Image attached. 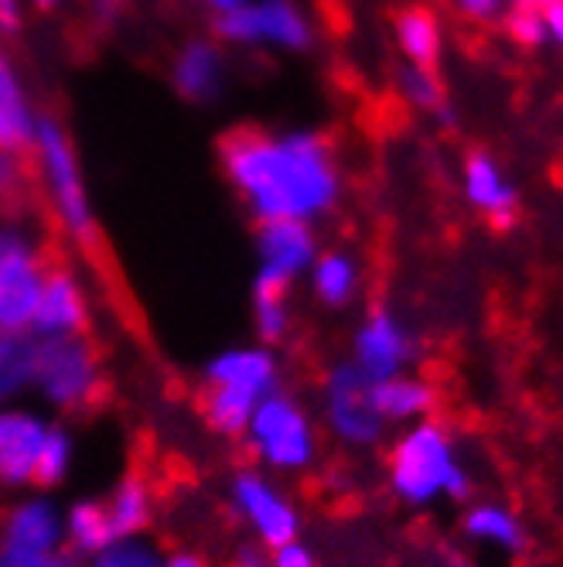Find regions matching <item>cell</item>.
<instances>
[{"label": "cell", "instance_id": "6da1fadb", "mask_svg": "<svg viewBox=\"0 0 563 567\" xmlns=\"http://www.w3.org/2000/svg\"><path fill=\"white\" fill-rule=\"evenodd\" d=\"M216 161L253 223L317 226L345 198L338 147L314 127H232L222 134Z\"/></svg>", "mask_w": 563, "mask_h": 567}, {"label": "cell", "instance_id": "7a4b0ae2", "mask_svg": "<svg viewBox=\"0 0 563 567\" xmlns=\"http://www.w3.org/2000/svg\"><path fill=\"white\" fill-rule=\"evenodd\" d=\"M386 482L389 493L410 509L468 503L475 493V475L461 452V441L437 417L399 427L386 452Z\"/></svg>", "mask_w": 563, "mask_h": 567}, {"label": "cell", "instance_id": "3957f363", "mask_svg": "<svg viewBox=\"0 0 563 567\" xmlns=\"http://www.w3.org/2000/svg\"><path fill=\"white\" fill-rule=\"evenodd\" d=\"M31 175L42 188V198L52 213V223L65 239L75 247L93 250L100 243V219H96V202L90 192V178L79 157L75 137L59 116L42 113L34 124L31 144H28Z\"/></svg>", "mask_w": 563, "mask_h": 567}, {"label": "cell", "instance_id": "277c9868", "mask_svg": "<svg viewBox=\"0 0 563 567\" xmlns=\"http://www.w3.org/2000/svg\"><path fill=\"white\" fill-rule=\"evenodd\" d=\"M273 390H280L277 349L253 342L216 352L202 370L206 424L222 437H239Z\"/></svg>", "mask_w": 563, "mask_h": 567}, {"label": "cell", "instance_id": "5b68a950", "mask_svg": "<svg viewBox=\"0 0 563 567\" xmlns=\"http://www.w3.org/2000/svg\"><path fill=\"white\" fill-rule=\"evenodd\" d=\"M239 437L257 468L270 475H301L317 462L321 452V427L314 414L304 408L301 396L288 390H273Z\"/></svg>", "mask_w": 563, "mask_h": 567}, {"label": "cell", "instance_id": "8992f818", "mask_svg": "<svg viewBox=\"0 0 563 567\" xmlns=\"http://www.w3.org/2000/svg\"><path fill=\"white\" fill-rule=\"evenodd\" d=\"M212 34L239 52L307 55L317 45V21L301 0H247L212 18Z\"/></svg>", "mask_w": 563, "mask_h": 567}, {"label": "cell", "instance_id": "52a82bcc", "mask_svg": "<svg viewBox=\"0 0 563 567\" xmlns=\"http://www.w3.org/2000/svg\"><path fill=\"white\" fill-rule=\"evenodd\" d=\"M38 339V336H34ZM52 411L75 414L86 411L103 393V362L86 336L72 339H38L34 346V383Z\"/></svg>", "mask_w": 563, "mask_h": 567}, {"label": "cell", "instance_id": "ba28073f", "mask_svg": "<svg viewBox=\"0 0 563 567\" xmlns=\"http://www.w3.org/2000/svg\"><path fill=\"white\" fill-rule=\"evenodd\" d=\"M317 400H321V424L345 449L355 452L376 449L389 431V424L376 408V383L369 377H362L348 359L335 362L325 373Z\"/></svg>", "mask_w": 563, "mask_h": 567}, {"label": "cell", "instance_id": "9c48e42d", "mask_svg": "<svg viewBox=\"0 0 563 567\" xmlns=\"http://www.w3.org/2000/svg\"><path fill=\"white\" fill-rule=\"evenodd\" d=\"M49 267L34 229L24 223H0V332H31Z\"/></svg>", "mask_w": 563, "mask_h": 567}, {"label": "cell", "instance_id": "30bf717a", "mask_svg": "<svg viewBox=\"0 0 563 567\" xmlns=\"http://www.w3.org/2000/svg\"><path fill=\"white\" fill-rule=\"evenodd\" d=\"M229 509L247 526L260 550H277L301 537V509L294 496L263 468H239L229 478Z\"/></svg>", "mask_w": 563, "mask_h": 567}, {"label": "cell", "instance_id": "8fae6325", "mask_svg": "<svg viewBox=\"0 0 563 567\" xmlns=\"http://www.w3.org/2000/svg\"><path fill=\"white\" fill-rule=\"evenodd\" d=\"M253 250H257L253 291L291 295V288L307 277L314 257L321 254L317 226H307V223H257Z\"/></svg>", "mask_w": 563, "mask_h": 567}, {"label": "cell", "instance_id": "7c38bea8", "mask_svg": "<svg viewBox=\"0 0 563 567\" xmlns=\"http://www.w3.org/2000/svg\"><path fill=\"white\" fill-rule=\"evenodd\" d=\"M414 359H417V339L407 321L389 308H373L352 332L348 362L373 383L410 373Z\"/></svg>", "mask_w": 563, "mask_h": 567}, {"label": "cell", "instance_id": "4fadbf2b", "mask_svg": "<svg viewBox=\"0 0 563 567\" xmlns=\"http://www.w3.org/2000/svg\"><path fill=\"white\" fill-rule=\"evenodd\" d=\"M93 318V301L86 291V280L72 267L52 264L38 295V308L31 318V336L38 339H72L86 336Z\"/></svg>", "mask_w": 563, "mask_h": 567}, {"label": "cell", "instance_id": "5bb4252c", "mask_svg": "<svg viewBox=\"0 0 563 567\" xmlns=\"http://www.w3.org/2000/svg\"><path fill=\"white\" fill-rule=\"evenodd\" d=\"M171 90L191 103V106H209L222 100L229 83V49L216 34H191L175 49L168 65Z\"/></svg>", "mask_w": 563, "mask_h": 567}, {"label": "cell", "instance_id": "9a60e30c", "mask_svg": "<svg viewBox=\"0 0 563 567\" xmlns=\"http://www.w3.org/2000/svg\"><path fill=\"white\" fill-rule=\"evenodd\" d=\"M49 427L52 421L24 403L0 408V489H31Z\"/></svg>", "mask_w": 563, "mask_h": 567}, {"label": "cell", "instance_id": "2e32d148", "mask_svg": "<svg viewBox=\"0 0 563 567\" xmlns=\"http://www.w3.org/2000/svg\"><path fill=\"white\" fill-rule=\"evenodd\" d=\"M461 195L468 206L486 216L492 226L505 229L515 223L519 213V192L512 178L502 172L499 161L489 151H471L461 165Z\"/></svg>", "mask_w": 563, "mask_h": 567}, {"label": "cell", "instance_id": "e0dca14e", "mask_svg": "<svg viewBox=\"0 0 563 567\" xmlns=\"http://www.w3.org/2000/svg\"><path fill=\"white\" fill-rule=\"evenodd\" d=\"M0 547L14 550H59L65 547L62 506L45 496L31 493L14 499L0 516Z\"/></svg>", "mask_w": 563, "mask_h": 567}, {"label": "cell", "instance_id": "ac0fdd59", "mask_svg": "<svg viewBox=\"0 0 563 567\" xmlns=\"http://www.w3.org/2000/svg\"><path fill=\"white\" fill-rule=\"evenodd\" d=\"M461 537L468 544L499 550L505 557H522L530 550V530H526V523H522V516L509 509L505 503H492V499L465 506Z\"/></svg>", "mask_w": 563, "mask_h": 567}, {"label": "cell", "instance_id": "d6986e66", "mask_svg": "<svg viewBox=\"0 0 563 567\" xmlns=\"http://www.w3.org/2000/svg\"><path fill=\"white\" fill-rule=\"evenodd\" d=\"M304 280L311 288V298L321 308L342 311V308H352L358 301L366 270H362V260L352 250H342V247L325 250V247H321V254L314 257Z\"/></svg>", "mask_w": 563, "mask_h": 567}, {"label": "cell", "instance_id": "ffe728a7", "mask_svg": "<svg viewBox=\"0 0 563 567\" xmlns=\"http://www.w3.org/2000/svg\"><path fill=\"white\" fill-rule=\"evenodd\" d=\"M34 100L24 86V75L18 62L11 59L4 38H0V147L28 151L34 124H38Z\"/></svg>", "mask_w": 563, "mask_h": 567}, {"label": "cell", "instance_id": "44dd1931", "mask_svg": "<svg viewBox=\"0 0 563 567\" xmlns=\"http://www.w3.org/2000/svg\"><path fill=\"white\" fill-rule=\"evenodd\" d=\"M440 393L420 373H399L393 380L376 383V408L389 427H410L437 414Z\"/></svg>", "mask_w": 563, "mask_h": 567}, {"label": "cell", "instance_id": "7402d4cb", "mask_svg": "<svg viewBox=\"0 0 563 567\" xmlns=\"http://www.w3.org/2000/svg\"><path fill=\"white\" fill-rule=\"evenodd\" d=\"M393 42L404 62L437 69L445 55V21L430 4H407L393 18Z\"/></svg>", "mask_w": 563, "mask_h": 567}, {"label": "cell", "instance_id": "603a6c76", "mask_svg": "<svg viewBox=\"0 0 563 567\" xmlns=\"http://www.w3.org/2000/svg\"><path fill=\"white\" fill-rule=\"evenodd\" d=\"M113 537H140L154 523V489L144 475H124L103 499Z\"/></svg>", "mask_w": 563, "mask_h": 567}, {"label": "cell", "instance_id": "cb8c5ba5", "mask_svg": "<svg viewBox=\"0 0 563 567\" xmlns=\"http://www.w3.org/2000/svg\"><path fill=\"white\" fill-rule=\"evenodd\" d=\"M62 526H65V547L86 560L100 554L110 540H116L103 499H75L72 506L62 509Z\"/></svg>", "mask_w": 563, "mask_h": 567}, {"label": "cell", "instance_id": "d4e9b609", "mask_svg": "<svg viewBox=\"0 0 563 567\" xmlns=\"http://www.w3.org/2000/svg\"><path fill=\"white\" fill-rule=\"evenodd\" d=\"M396 93H399V100H404L410 110L430 113V116L440 120V124H448V127L455 124L451 106L445 100V83H440L437 69L404 62V65L396 69Z\"/></svg>", "mask_w": 563, "mask_h": 567}, {"label": "cell", "instance_id": "484cf974", "mask_svg": "<svg viewBox=\"0 0 563 567\" xmlns=\"http://www.w3.org/2000/svg\"><path fill=\"white\" fill-rule=\"evenodd\" d=\"M34 346L31 332H0V403L24 396L34 383Z\"/></svg>", "mask_w": 563, "mask_h": 567}, {"label": "cell", "instance_id": "4316f807", "mask_svg": "<svg viewBox=\"0 0 563 567\" xmlns=\"http://www.w3.org/2000/svg\"><path fill=\"white\" fill-rule=\"evenodd\" d=\"M253 332L257 342L277 349L280 342L291 339L294 329V311H291V295H277V291H253Z\"/></svg>", "mask_w": 563, "mask_h": 567}, {"label": "cell", "instance_id": "83f0119b", "mask_svg": "<svg viewBox=\"0 0 563 567\" xmlns=\"http://www.w3.org/2000/svg\"><path fill=\"white\" fill-rule=\"evenodd\" d=\"M75 465V437L65 424L49 427L45 441H42V455H38V472H34V485L38 489H55L72 475Z\"/></svg>", "mask_w": 563, "mask_h": 567}, {"label": "cell", "instance_id": "f1b7e54d", "mask_svg": "<svg viewBox=\"0 0 563 567\" xmlns=\"http://www.w3.org/2000/svg\"><path fill=\"white\" fill-rule=\"evenodd\" d=\"M86 567H168V554L160 550L147 534L116 537L100 554H93Z\"/></svg>", "mask_w": 563, "mask_h": 567}, {"label": "cell", "instance_id": "f546056e", "mask_svg": "<svg viewBox=\"0 0 563 567\" xmlns=\"http://www.w3.org/2000/svg\"><path fill=\"white\" fill-rule=\"evenodd\" d=\"M28 151L0 147V206H18L31 182V161Z\"/></svg>", "mask_w": 563, "mask_h": 567}, {"label": "cell", "instance_id": "4dcf8cb0", "mask_svg": "<svg viewBox=\"0 0 563 567\" xmlns=\"http://www.w3.org/2000/svg\"><path fill=\"white\" fill-rule=\"evenodd\" d=\"M509 38L519 49H540L546 45V28L540 18V8H522V11H505L502 18Z\"/></svg>", "mask_w": 563, "mask_h": 567}, {"label": "cell", "instance_id": "1f68e13d", "mask_svg": "<svg viewBox=\"0 0 563 567\" xmlns=\"http://www.w3.org/2000/svg\"><path fill=\"white\" fill-rule=\"evenodd\" d=\"M0 567H83L69 547L59 550H14L0 547Z\"/></svg>", "mask_w": 563, "mask_h": 567}, {"label": "cell", "instance_id": "d6a6232c", "mask_svg": "<svg viewBox=\"0 0 563 567\" xmlns=\"http://www.w3.org/2000/svg\"><path fill=\"white\" fill-rule=\"evenodd\" d=\"M448 8L471 24H496L505 18L509 0H448Z\"/></svg>", "mask_w": 563, "mask_h": 567}, {"label": "cell", "instance_id": "836d02e7", "mask_svg": "<svg viewBox=\"0 0 563 567\" xmlns=\"http://www.w3.org/2000/svg\"><path fill=\"white\" fill-rule=\"evenodd\" d=\"M127 11H131V0H86V14L100 31H113L127 18Z\"/></svg>", "mask_w": 563, "mask_h": 567}, {"label": "cell", "instance_id": "e575fe53", "mask_svg": "<svg viewBox=\"0 0 563 567\" xmlns=\"http://www.w3.org/2000/svg\"><path fill=\"white\" fill-rule=\"evenodd\" d=\"M267 554H270V567H321V560L301 537L284 547H277V550H267Z\"/></svg>", "mask_w": 563, "mask_h": 567}, {"label": "cell", "instance_id": "d590c367", "mask_svg": "<svg viewBox=\"0 0 563 567\" xmlns=\"http://www.w3.org/2000/svg\"><path fill=\"white\" fill-rule=\"evenodd\" d=\"M540 18L546 28V42L563 49V0H540Z\"/></svg>", "mask_w": 563, "mask_h": 567}, {"label": "cell", "instance_id": "8d00e7d4", "mask_svg": "<svg viewBox=\"0 0 563 567\" xmlns=\"http://www.w3.org/2000/svg\"><path fill=\"white\" fill-rule=\"evenodd\" d=\"M28 4L24 0H0V38H14L24 28Z\"/></svg>", "mask_w": 563, "mask_h": 567}, {"label": "cell", "instance_id": "74e56055", "mask_svg": "<svg viewBox=\"0 0 563 567\" xmlns=\"http://www.w3.org/2000/svg\"><path fill=\"white\" fill-rule=\"evenodd\" d=\"M232 567H270V554L260 550V547H243L236 554Z\"/></svg>", "mask_w": 563, "mask_h": 567}, {"label": "cell", "instance_id": "f35d334b", "mask_svg": "<svg viewBox=\"0 0 563 567\" xmlns=\"http://www.w3.org/2000/svg\"><path fill=\"white\" fill-rule=\"evenodd\" d=\"M195 4L202 8L206 14L219 18V14H226V11H232V8H239V4H247V0H195Z\"/></svg>", "mask_w": 563, "mask_h": 567}, {"label": "cell", "instance_id": "ab89813d", "mask_svg": "<svg viewBox=\"0 0 563 567\" xmlns=\"http://www.w3.org/2000/svg\"><path fill=\"white\" fill-rule=\"evenodd\" d=\"M24 4L34 14H55V11H62L69 4V0H24Z\"/></svg>", "mask_w": 563, "mask_h": 567}, {"label": "cell", "instance_id": "60d3db41", "mask_svg": "<svg viewBox=\"0 0 563 567\" xmlns=\"http://www.w3.org/2000/svg\"><path fill=\"white\" fill-rule=\"evenodd\" d=\"M168 567H209V564L198 557V554L181 550V554H168Z\"/></svg>", "mask_w": 563, "mask_h": 567}, {"label": "cell", "instance_id": "b9f144b4", "mask_svg": "<svg viewBox=\"0 0 563 567\" xmlns=\"http://www.w3.org/2000/svg\"><path fill=\"white\" fill-rule=\"evenodd\" d=\"M522 8H540V0H509V11H522Z\"/></svg>", "mask_w": 563, "mask_h": 567}, {"label": "cell", "instance_id": "7bdbcfd3", "mask_svg": "<svg viewBox=\"0 0 563 567\" xmlns=\"http://www.w3.org/2000/svg\"><path fill=\"white\" fill-rule=\"evenodd\" d=\"M437 567H475V564H471V560H465V557H451V560L437 564Z\"/></svg>", "mask_w": 563, "mask_h": 567}, {"label": "cell", "instance_id": "ee69618b", "mask_svg": "<svg viewBox=\"0 0 563 567\" xmlns=\"http://www.w3.org/2000/svg\"><path fill=\"white\" fill-rule=\"evenodd\" d=\"M519 567H530V564H519Z\"/></svg>", "mask_w": 563, "mask_h": 567}, {"label": "cell", "instance_id": "f6af8a7d", "mask_svg": "<svg viewBox=\"0 0 563 567\" xmlns=\"http://www.w3.org/2000/svg\"><path fill=\"white\" fill-rule=\"evenodd\" d=\"M0 408H4V403H0Z\"/></svg>", "mask_w": 563, "mask_h": 567}]
</instances>
